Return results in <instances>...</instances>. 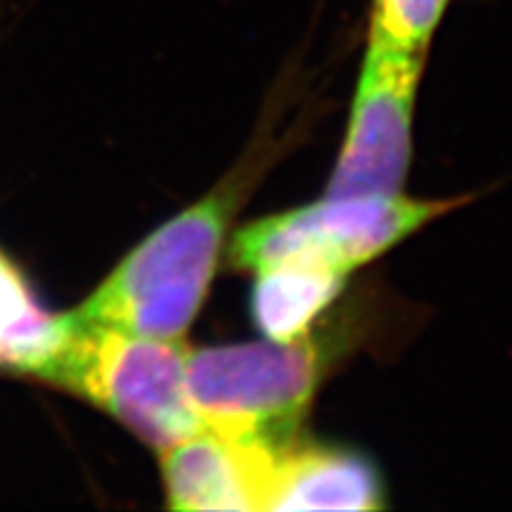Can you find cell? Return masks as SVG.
I'll return each mask as SVG.
<instances>
[{
	"label": "cell",
	"instance_id": "cell-6",
	"mask_svg": "<svg viewBox=\"0 0 512 512\" xmlns=\"http://www.w3.org/2000/svg\"><path fill=\"white\" fill-rule=\"evenodd\" d=\"M380 508L384 489L368 458L299 437L268 451L261 512Z\"/></svg>",
	"mask_w": 512,
	"mask_h": 512
},
{
	"label": "cell",
	"instance_id": "cell-2",
	"mask_svg": "<svg viewBox=\"0 0 512 512\" xmlns=\"http://www.w3.org/2000/svg\"><path fill=\"white\" fill-rule=\"evenodd\" d=\"M62 316L60 342L36 377L91 401L157 451L204 430L188 396L183 339L138 337Z\"/></svg>",
	"mask_w": 512,
	"mask_h": 512
},
{
	"label": "cell",
	"instance_id": "cell-8",
	"mask_svg": "<svg viewBox=\"0 0 512 512\" xmlns=\"http://www.w3.org/2000/svg\"><path fill=\"white\" fill-rule=\"evenodd\" d=\"M347 275L313 264H280L256 273L252 316L273 342L304 337L311 323L344 290Z\"/></svg>",
	"mask_w": 512,
	"mask_h": 512
},
{
	"label": "cell",
	"instance_id": "cell-5",
	"mask_svg": "<svg viewBox=\"0 0 512 512\" xmlns=\"http://www.w3.org/2000/svg\"><path fill=\"white\" fill-rule=\"evenodd\" d=\"M425 55L368 36L347 138L325 197L403 190L413 157V112Z\"/></svg>",
	"mask_w": 512,
	"mask_h": 512
},
{
	"label": "cell",
	"instance_id": "cell-3",
	"mask_svg": "<svg viewBox=\"0 0 512 512\" xmlns=\"http://www.w3.org/2000/svg\"><path fill=\"white\" fill-rule=\"evenodd\" d=\"M320 366V349L309 339H268L190 351L185 382L204 430L273 451L297 439Z\"/></svg>",
	"mask_w": 512,
	"mask_h": 512
},
{
	"label": "cell",
	"instance_id": "cell-4",
	"mask_svg": "<svg viewBox=\"0 0 512 512\" xmlns=\"http://www.w3.org/2000/svg\"><path fill=\"white\" fill-rule=\"evenodd\" d=\"M465 200H413L401 192L325 197L247 223L230 240V264L252 273L313 264L349 275Z\"/></svg>",
	"mask_w": 512,
	"mask_h": 512
},
{
	"label": "cell",
	"instance_id": "cell-1",
	"mask_svg": "<svg viewBox=\"0 0 512 512\" xmlns=\"http://www.w3.org/2000/svg\"><path fill=\"white\" fill-rule=\"evenodd\" d=\"M230 214L233 190L207 192L138 242L69 316L128 335L183 339L219 268Z\"/></svg>",
	"mask_w": 512,
	"mask_h": 512
},
{
	"label": "cell",
	"instance_id": "cell-7",
	"mask_svg": "<svg viewBox=\"0 0 512 512\" xmlns=\"http://www.w3.org/2000/svg\"><path fill=\"white\" fill-rule=\"evenodd\" d=\"M268 448L202 430L162 451L166 505L174 510L261 512Z\"/></svg>",
	"mask_w": 512,
	"mask_h": 512
}]
</instances>
